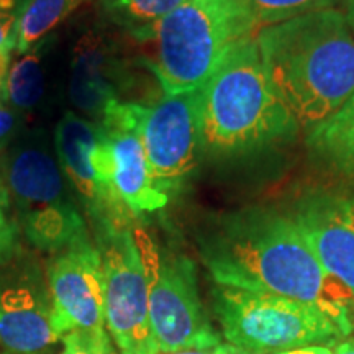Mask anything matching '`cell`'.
Instances as JSON below:
<instances>
[{
  "label": "cell",
  "mask_w": 354,
  "mask_h": 354,
  "mask_svg": "<svg viewBox=\"0 0 354 354\" xmlns=\"http://www.w3.org/2000/svg\"><path fill=\"white\" fill-rule=\"evenodd\" d=\"M2 171L20 233L33 248L53 254L91 234L56 153L44 141H19L3 159Z\"/></svg>",
  "instance_id": "obj_5"
},
{
  "label": "cell",
  "mask_w": 354,
  "mask_h": 354,
  "mask_svg": "<svg viewBox=\"0 0 354 354\" xmlns=\"http://www.w3.org/2000/svg\"><path fill=\"white\" fill-rule=\"evenodd\" d=\"M258 32L246 0H184L154 26L156 73L167 95L198 91Z\"/></svg>",
  "instance_id": "obj_4"
},
{
  "label": "cell",
  "mask_w": 354,
  "mask_h": 354,
  "mask_svg": "<svg viewBox=\"0 0 354 354\" xmlns=\"http://www.w3.org/2000/svg\"><path fill=\"white\" fill-rule=\"evenodd\" d=\"M91 0H26L19 21L15 51H30L50 35L61 21Z\"/></svg>",
  "instance_id": "obj_18"
},
{
  "label": "cell",
  "mask_w": 354,
  "mask_h": 354,
  "mask_svg": "<svg viewBox=\"0 0 354 354\" xmlns=\"http://www.w3.org/2000/svg\"><path fill=\"white\" fill-rule=\"evenodd\" d=\"M59 354H118L107 328L74 330L61 338Z\"/></svg>",
  "instance_id": "obj_22"
},
{
  "label": "cell",
  "mask_w": 354,
  "mask_h": 354,
  "mask_svg": "<svg viewBox=\"0 0 354 354\" xmlns=\"http://www.w3.org/2000/svg\"><path fill=\"white\" fill-rule=\"evenodd\" d=\"M201 88L162 95L153 105L120 102L127 122L138 133L154 184L176 196L192 180L203 158Z\"/></svg>",
  "instance_id": "obj_9"
},
{
  "label": "cell",
  "mask_w": 354,
  "mask_h": 354,
  "mask_svg": "<svg viewBox=\"0 0 354 354\" xmlns=\"http://www.w3.org/2000/svg\"><path fill=\"white\" fill-rule=\"evenodd\" d=\"M331 351H333V346H328V344H313V346L286 349V351H277V353H269V354H331Z\"/></svg>",
  "instance_id": "obj_26"
},
{
  "label": "cell",
  "mask_w": 354,
  "mask_h": 354,
  "mask_svg": "<svg viewBox=\"0 0 354 354\" xmlns=\"http://www.w3.org/2000/svg\"><path fill=\"white\" fill-rule=\"evenodd\" d=\"M305 143L318 166L354 179V95L333 117L308 131Z\"/></svg>",
  "instance_id": "obj_16"
},
{
  "label": "cell",
  "mask_w": 354,
  "mask_h": 354,
  "mask_svg": "<svg viewBox=\"0 0 354 354\" xmlns=\"http://www.w3.org/2000/svg\"><path fill=\"white\" fill-rule=\"evenodd\" d=\"M158 354H253L248 353L245 349L233 346L230 343H220L212 348H192V349H177V351L158 353Z\"/></svg>",
  "instance_id": "obj_25"
},
{
  "label": "cell",
  "mask_w": 354,
  "mask_h": 354,
  "mask_svg": "<svg viewBox=\"0 0 354 354\" xmlns=\"http://www.w3.org/2000/svg\"><path fill=\"white\" fill-rule=\"evenodd\" d=\"M112 48L104 37L87 33L73 50L68 94L82 117L100 123L118 100Z\"/></svg>",
  "instance_id": "obj_15"
},
{
  "label": "cell",
  "mask_w": 354,
  "mask_h": 354,
  "mask_svg": "<svg viewBox=\"0 0 354 354\" xmlns=\"http://www.w3.org/2000/svg\"><path fill=\"white\" fill-rule=\"evenodd\" d=\"M120 102L100 122L112 154L113 189L133 216L153 214L165 209L171 197L154 184L143 145L135 128L123 117Z\"/></svg>",
  "instance_id": "obj_14"
},
{
  "label": "cell",
  "mask_w": 354,
  "mask_h": 354,
  "mask_svg": "<svg viewBox=\"0 0 354 354\" xmlns=\"http://www.w3.org/2000/svg\"><path fill=\"white\" fill-rule=\"evenodd\" d=\"M212 310L221 338L253 354H269L313 344L335 346L348 335L310 305L233 287L212 289Z\"/></svg>",
  "instance_id": "obj_6"
},
{
  "label": "cell",
  "mask_w": 354,
  "mask_h": 354,
  "mask_svg": "<svg viewBox=\"0 0 354 354\" xmlns=\"http://www.w3.org/2000/svg\"><path fill=\"white\" fill-rule=\"evenodd\" d=\"M26 0H0V50H15L19 21Z\"/></svg>",
  "instance_id": "obj_23"
},
{
  "label": "cell",
  "mask_w": 354,
  "mask_h": 354,
  "mask_svg": "<svg viewBox=\"0 0 354 354\" xmlns=\"http://www.w3.org/2000/svg\"><path fill=\"white\" fill-rule=\"evenodd\" d=\"M258 30L325 8H339L343 0H246Z\"/></svg>",
  "instance_id": "obj_20"
},
{
  "label": "cell",
  "mask_w": 354,
  "mask_h": 354,
  "mask_svg": "<svg viewBox=\"0 0 354 354\" xmlns=\"http://www.w3.org/2000/svg\"><path fill=\"white\" fill-rule=\"evenodd\" d=\"M59 342L46 274L21 250L0 264V344L13 354H43Z\"/></svg>",
  "instance_id": "obj_11"
},
{
  "label": "cell",
  "mask_w": 354,
  "mask_h": 354,
  "mask_svg": "<svg viewBox=\"0 0 354 354\" xmlns=\"http://www.w3.org/2000/svg\"><path fill=\"white\" fill-rule=\"evenodd\" d=\"M203 158L225 161L276 148L299 123L269 81L254 37L246 39L201 88Z\"/></svg>",
  "instance_id": "obj_3"
},
{
  "label": "cell",
  "mask_w": 354,
  "mask_h": 354,
  "mask_svg": "<svg viewBox=\"0 0 354 354\" xmlns=\"http://www.w3.org/2000/svg\"><path fill=\"white\" fill-rule=\"evenodd\" d=\"M135 236L148 277L149 323L159 353L220 344L221 333L198 292L196 263L143 230H136Z\"/></svg>",
  "instance_id": "obj_7"
},
{
  "label": "cell",
  "mask_w": 354,
  "mask_h": 354,
  "mask_svg": "<svg viewBox=\"0 0 354 354\" xmlns=\"http://www.w3.org/2000/svg\"><path fill=\"white\" fill-rule=\"evenodd\" d=\"M8 68H10V51L0 50V82H6Z\"/></svg>",
  "instance_id": "obj_27"
},
{
  "label": "cell",
  "mask_w": 354,
  "mask_h": 354,
  "mask_svg": "<svg viewBox=\"0 0 354 354\" xmlns=\"http://www.w3.org/2000/svg\"><path fill=\"white\" fill-rule=\"evenodd\" d=\"M339 10L344 13V17H346L348 24L354 33V0H343L342 6H339Z\"/></svg>",
  "instance_id": "obj_28"
},
{
  "label": "cell",
  "mask_w": 354,
  "mask_h": 354,
  "mask_svg": "<svg viewBox=\"0 0 354 354\" xmlns=\"http://www.w3.org/2000/svg\"><path fill=\"white\" fill-rule=\"evenodd\" d=\"M331 354H354V336L346 338L344 342L335 344Z\"/></svg>",
  "instance_id": "obj_29"
},
{
  "label": "cell",
  "mask_w": 354,
  "mask_h": 354,
  "mask_svg": "<svg viewBox=\"0 0 354 354\" xmlns=\"http://www.w3.org/2000/svg\"><path fill=\"white\" fill-rule=\"evenodd\" d=\"M20 130L19 112L0 104V151L12 143Z\"/></svg>",
  "instance_id": "obj_24"
},
{
  "label": "cell",
  "mask_w": 354,
  "mask_h": 354,
  "mask_svg": "<svg viewBox=\"0 0 354 354\" xmlns=\"http://www.w3.org/2000/svg\"><path fill=\"white\" fill-rule=\"evenodd\" d=\"M197 250L215 286L295 300L354 331V295L323 269L287 212L248 205L216 215L197 233Z\"/></svg>",
  "instance_id": "obj_1"
},
{
  "label": "cell",
  "mask_w": 354,
  "mask_h": 354,
  "mask_svg": "<svg viewBox=\"0 0 354 354\" xmlns=\"http://www.w3.org/2000/svg\"><path fill=\"white\" fill-rule=\"evenodd\" d=\"M51 39L44 38L37 46L13 61L6 77V100L19 113H32L41 107L48 92V53Z\"/></svg>",
  "instance_id": "obj_17"
},
{
  "label": "cell",
  "mask_w": 354,
  "mask_h": 354,
  "mask_svg": "<svg viewBox=\"0 0 354 354\" xmlns=\"http://www.w3.org/2000/svg\"><path fill=\"white\" fill-rule=\"evenodd\" d=\"M100 254L105 328L120 354H158L149 323L148 277L135 232L125 221L88 225Z\"/></svg>",
  "instance_id": "obj_8"
},
{
  "label": "cell",
  "mask_w": 354,
  "mask_h": 354,
  "mask_svg": "<svg viewBox=\"0 0 354 354\" xmlns=\"http://www.w3.org/2000/svg\"><path fill=\"white\" fill-rule=\"evenodd\" d=\"M53 325L63 338L74 330L105 328L104 277L92 234L50 254L46 268Z\"/></svg>",
  "instance_id": "obj_12"
},
{
  "label": "cell",
  "mask_w": 354,
  "mask_h": 354,
  "mask_svg": "<svg viewBox=\"0 0 354 354\" xmlns=\"http://www.w3.org/2000/svg\"><path fill=\"white\" fill-rule=\"evenodd\" d=\"M261 63L305 133L354 95V33L339 8H325L259 28Z\"/></svg>",
  "instance_id": "obj_2"
},
{
  "label": "cell",
  "mask_w": 354,
  "mask_h": 354,
  "mask_svg": "<svg viewBox=\"0 0 354 354\" xmlns=\"http://www.w3.org/2000/svg\"><path fill=\"white\" fill-rule=\"evenodd\" d=\"M53 141L61 171L87 223L104 220L130 223L133 215L113 189L112 154L100 123L66 112L57 122Z\"/></svg>",
  "instance_id": "obj_10"
},
{
  "label": "cell",
  "mask_w": 354,
  "mask_h": 354,
  "mask_svg": "<svg viewBox=\"0 0 354 354\" xmlns=\"http://www.w3.org/2000/svg\"><path fill=\"white\" fill-rule=\"evenodd\" d=\"M287 214L323 269L354 295V187L305 189Z\"/></svg>",
  "instance_id": "obj_13"
},
{
  "label": "cell",
  "mask_w": 354,
  "mask_h": 354,
  "mask_svg": "<svg viewBox=\"0 0 354 354\" xmlns=\"http://www.w3.org/2000/svg\"><path fill=\"white\" fill-rule=\"evenodd\" d=\"M184 0H100V10L113 25L140 38H151L159 21Z\"/></svg>",
  "instance_id": "obj_19"
},
{
  "label": "cell",
  "mask_w": 354,
  "mask_h": 354,
  "mask_svg": "<svg viewBox=\"0 0 354 354\" xmlns=\"http://www.w3.org/2000/svg\"><path fill=\"white\" fill-rule=\"evenodd\" d=\"M6 100V82H0V104Z\"/></svg>",
  "instance_id": "obj_30"
},
{
  "label": "cell",
  "mask_w": 354,
  "mask_h": 354,
  "mask_svg": "<svg viewBox=\"0 0 354 354\" xmlns=\"http://www.w3.org/2000/svg\"><path fill=\"white\" fill-rule=\"evenodd\" d=\"M20 234L10 190L0 165V264L8 263L20 253Z\"/></svg>",
  "instance_id": "obj_21"
}]
</instances>
